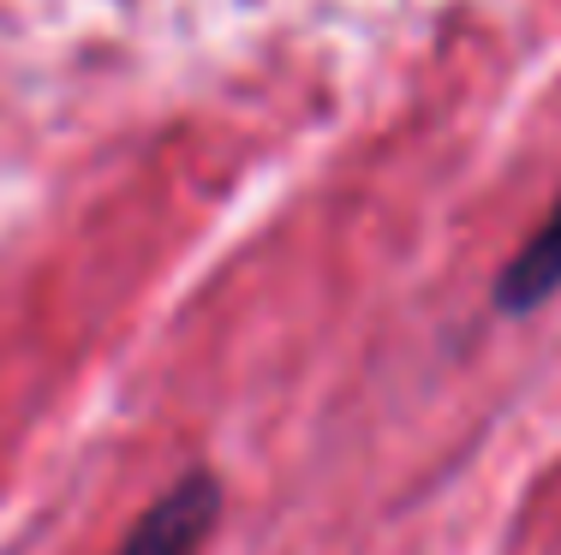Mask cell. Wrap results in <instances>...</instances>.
I'll return each instance as SVG.
<instances>
[{
	"label": "cell",
	"mask_w": 561,
	"mask_h": 555,
	"mask_svg": "<svg viewBox=\"0 0 561 555\" xmlns=\"http://www.w3.org/2000/svg\"><path fill=\"white\" fill-rule=\"evenodd\" d=\"M561 293V204L543 216V228L531 233L496 275V311L502 316H531Z\"/></svg>",
	"instance_id": "obj_2"
},
{
	"label": "cell",
	"mask_w": 561,
	"mask_h": 555,
	"mask_svg": "<svg viewBox=\"0 0 561 555\" xmlns=\"http://www.w3.org/2000/svg\"><path fill=\"white\" fill-rule=\"evenodd\" d=\"M216 520H221V478L216 472H185L144 508V520L119 537L114 555H204Z\"/></svg>",
	"instance_id": "obj_1"
}]
</instances>
